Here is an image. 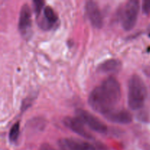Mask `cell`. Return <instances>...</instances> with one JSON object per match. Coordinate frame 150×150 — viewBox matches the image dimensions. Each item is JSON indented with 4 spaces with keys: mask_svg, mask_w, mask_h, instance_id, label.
Instances as JSON below:
<instances>
[{
    "mask_svg": "<svg viewBox=\"0 0 150 150\" xmlns=\"http://www.w3.org/2000/svg\"><path fill=\"white\" fill-rule=\"evenodd\" d=\"M20 133V123L16 122L10 128L9 132V140L11 142H16L18 140Z\"/></svg>",
    "mask_w": 150,
    "mask_h": 150,
    "instance_id": "cell-12",
    "label": "cell"
},
{
    "mask_svg": "<svg viewBox=\"0 0 150 150\" xmlns=\"http://www.w3.org/2000/svg\"><path fill=\"white\" fill-rule=\"evenodd\" d=\"M104 117L108 121L119 124H129L133 120L131 113L125 108H116L104 115Z\"/></svg>",
    "mask_w": 150,
    "mask_h": 150,
    "instance_id": "cell-9",
    "label": "cell"
},
{
    "mask_svg": "<svg viewBox=\"0 0 150 150\" xmlns=\"http://www.w3.org/2000/svg\"><path fill=\"white\" fill-rule=\"evenodd\" d=\"M18 27L23 36L26 37L30 35L32 31V13L27 4H23L21 8Z\"/></svg>",
    "mask_w": 150,
    "mask_h": 150,
    "instance_id": "cell-5",
    "label": "cell"
},
{
    "mask_svg": "<svg viewBox=\"0 0 150 150\" xmlns=\"http://www.w3.org/2000/svg\"><path fill=\"white\" fill-rule=\"evenodd\" d=\"M139 8V1L137 0H130L125 3L120 12V21L125 30H131L134 27L137 21Z\"/></svg>",
    "mask_w": 150,
    "mask_h": 150,
    "instance_id": "cell-3",
    "label": "cell"
},
{
    "mask_svg": "<svg viewBox=\"0 0 150 150\" xmlns=\"http://www.w3.org/2000/svg\"><path fill=\"white\" fill-rule=\"evenodd\" d=\"M85 10L92 26L98 29L102 27L103 24V18L98 4L95 1H88L85 4Z\"/></svg>",
    "mask_w": 150,
    "mask_h": 150,
    "instance_id": "cell-7",
    "label": "cell"
},
{
    "mask_svg": "<svg viewBox=\"0 0 150 150\" xmlns=\"http://www.w3.org/2000/svg\"><path fill=\"white\" fill-rule=\"evenodd\" d=\"M64 125L74 133L87 139H92V135L86 130L84 124L78 117H65L63 120Z\"/></svg>",
    "mask_w": 150,
    "mask_h": 150,
    "instance_id": "cell-8",
    "label": "cell"
},
{
    "mask_svg": "<svg viewBox=\"0 0 150 150\" xmlns=\"http://www.w3.org/2000/svg\"><path fill=\"white\" fill-rule=\"evenodd\" d=\"M97 148H98V149L97 150H108L105 146H103V145H101V144L98 145V146H97Z\"/></svg>",
    "mask_w": 150,
    "mask_h": 150,
    "instance_id": "cell-16",
    "label": "cell"
},
{
    "mask_svg": "<svg viewBox=\"0 0 150 150\" xmlns=\"http://www.w3.org/2000/svg\"><path fill=\"white\" fill-rule=\"evenodd\" d=\"M144 73H146V75H147V76L150 78V68H146V69H145Z\"/></svg>",
    "mask_w": 150,
    "mask_h": 150,
    "instance_id": "cell-17",
    "label": "cell"
},
{
    "mask_svg": "<svg viewBox=\"0 0 150 150\" xmlns=\"http://www.w3.org/2000/svg\"><path fill=\"white\" fill-rule=\"evenodd\" d=\"M76 117H78L83 124L97 133H105L108 130L106 125L86 110L77 109L76 111Z\"/></svg>",
    "mask_w": 150,
    "mask_h": 150,
    "instance_id": "cell-4",
    "label": "cell"
},
{
    "mask_svg": "<svg viewBox=\"0 0 150 150\" xmlns=\"http://www.w3.org/2000/svg\"><path fill=\"white\" fill-rule=\"evenodd\" d=\"M122 62L117 59H109L98 65L97 70L100 73H117L122 69Z\"/></svg>",
    "mask_w": 150,
    "mask_h": 150,
    "instance_id": "cell-10",
    "label": "cell"
},
{
    "mask_svg": "<svg viewBox=\"0 0 150 150\" xmlns=\"http://www.w3.org/2000/svg\"><path fill=\"white\" fill-rule=\"evenodd\" d=\"M142 11L144 14L150 13V0H144L142 2Z\"/></svg>",
    "mask_w": 150,
    "mask_h": 150,
    "instance_id": "cell-14",
    "label": "cell"
},
{
    "mask_svg": "<svg viewBox=\"0 0 150 150\" xmlns=\"http://www.w3.org/2000/svg\"><path fill=\"white\" fill-rule=\"evenodd\" d=\"M33 6L35 13L36 14L37 18H38L41 13V10H42V7L44 6V1H41V0H35V1H33Z\"/></svg>",
    "mask_w": 150,
    "mask_h": 150,
    "instance_id": "cell-13",
    "label": "cell"
},
{
    "mask_svg": "<svg viewBox=\"0 0 150 150\" xmlns=\"http://www.w3.org/2000/svg\"><path fill=\"white\" fill-rule=\"evenodd\" d=\"M121 99V87L114 77L105 79L99 86L90 92L88 98L89 105L94 111L105 115L116 109Z\"/></svg>",
    "mask_w": 150,
    "mask_h": 150,
    "instance_id": "cell-1",
    "label": "cell"
},
{
    "mask_svg": "<svg viewBox=\"0 0 150 150\" xmlns=\"http://www.w3.org/2000/svg\"><path fill=\"white\" fill-rule=\"evenodd\" d=\"M147 33H148V35H149V36H150V24H149V26H148V29H147Z\"/></svg>",
    "mask_w": 150,
    "mask_h": 150,
    "instance_id": "cell-18",
    "label": "cell"
},
{
    "mask_svg": "<svg viewBox=\"0 0 150 150\" xmlns=\"http://www.w3.org/2000/svg\"><path fill=\"white\" fill-rule=\"evenodd\" d=\"M43 19L40 21V26L42 29H49L58 20V16L50 6H45L43 9Z\"/></svg>",
    "mask_w": 150,
    "mask_h": 150,
    "instance_id": "cell-11",
    "label": "cell"
},
{
    "mask_svg": "<svg viewBox=\"0 0 150 150\" xmlns=\"http://www.w3.org/2000/svg\"><path fill=\"white\" fill-rule=\"evenodd\" d=\"M40 150H55V149H54L52 146H50L49 144H42V146H40Z\"/></svg>",
    "mask_w": 150,
    "mask_h": 150,
    "instance_id": "cell-15",
    "label": "cell"
},
{
    "mask_svg": "<svg viewBox=\"0 0 150 150\" xmlns=\"http://www.w3.org/2000/svg\"><path fill=\"white\" fill-rule=\"evenodd\" d=\"M127 103L132 110H139L144 106L147 96V89L143 79L137 74L130 76L127 85Z\"/></svg>",
    "mask_w": 150,
    "mask_h": 150,
    "instance_id": "cell-2",
    "label": "cell"
},
{
    "mask_svg": "<svg viewBox=\"0 0 150 150\" xmlns=\"http://www.w3.org/2000/svg\"><path fill=\"white\" fill-rule=\"evenodd\" d=\"M61 150H97L90 143L74 138H63L59 140Z\"/></svg>",
    "mask_w": 150,
    "mask_h": 150,
    "instance_id": "cell-6",
    "label": "cell"
}]
</instances>
